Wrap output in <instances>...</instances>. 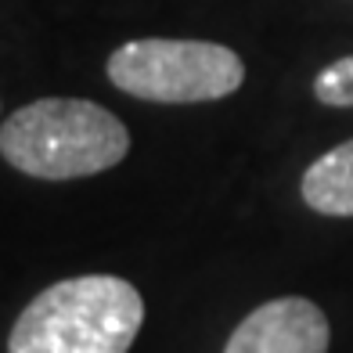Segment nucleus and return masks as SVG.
I'll return each instance as SVG.
<instances>
[{
	"label": "nucleus",
	"mask_w": 353,
	"mask_h": 353,
	"mask_svg": "<svg viewBox=\"0 0 353 353\" xmlns=\"http://www.w3.org/2000/svg\"><path fill=\"white\" fill-rule=\"evenodd\" d=\"M144 325V299L119 274L54 281L19 314L8 353H126Z\"/></svg>",
	"instance_id": "nucleus-1"
},
{
	"label": "nucleus",
	"mask_w": 353,
	"mask_h": 353,
	"mask_svg": "<svg viewBox=\"0 0 353 353\" xmlns=\"http://www.w3.org/2000/svg\"><path fill=\"white\" fill-rule=\"evenodd\" d=\"M130 130L105 105L83 98H40L0 126V155L37 181H76L119 166Z\"/></svg>",
	"instance_id": "nucleus-2"
},
{
	"label": "nucleus",
	"mask_w": 353,
	"mask_h": 353,
	"mask_svg": "<svg viewBox=\"0 0 353 353\" xmlns=\"http://www.w3.org/2000/svg\"><path fill=\"white\" fill-rule=\"evenodd\" d=\"M108 79L123 94L159 105L220 101L245 83V65L213 40H130L112 51Z\"/></svg>",
	"instance_id": "nucleus-3"
},
{
	"label": "nucleus",
	"mask_w": 353,
	"mask_h": 353,
	"mask_svg": "<svg viewBox=\"0 0 353 353\" xmlns=\"http://www.w3.org/2000/svg\"><path fill=\"white\" fill-rule=\"evenodd\" d=\"M332 328L314 299L281 296L256 307L231 332L223 353H328Z\"/></svg>",
	"instance_id": "nucleus-4"
},
{
	"label": "nucleus",
	"mask_w": 353,
	"mask_h": 353,
	"mask_svg": "<svg viewBox=\"0 0 353 353\" xmlns=\"http://www.w3.org/2000/svg\"><path fill=\"white\" fill-rule=\"evenodd\" d=\"M303 202L325 216H353V137L317 155L299 181Z\"/></svg>",
	"instance_id": "nucleus-5"
},
{
	"label": "nucleus",
	"mask_w": 353,
	"mask_h": 353,
	"mask_svg": "<svg viewBox=\"0 0 353 353\" xmlns=\"http://www.w3.org/2000/svg\"><path fill=\"white\" fill-rule=\"evenodd\" d=\"M314 98L332 108H353V54L325 65L314 79Z\"/></svg>",
	"instance_id": "nucleus-6"
}]
</instances>
